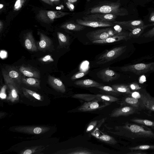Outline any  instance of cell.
<instances>
[{"mask_svg":"<svg viewBox=\"0 0 154 154\" xmlns=\"http://www.w3.org/2000/svg\"><path fill=\"white\" fill-rule=\"evenodd\" d=\"M7 87V85H4L1 88L0 93V97L1 99H6V90Z\"/></svg>","mask_w":154,"mask_h":154,"instance_id":"d590c367","label":"cell"},{"mask_svg":"<svg viewBox=\"0 0 154 154\" xmlns=\"http://www.w3.org/2000/svg\"><path fill=\"white\" fill-rule=\"evenodd\" d=\"M142 36L145 38L154 37V26L152 29L143 34Z\"/></svg>","mask_w":154,"mask_h":154,"instance_id":"e575fe53","label":"cell"},{"mask_svg":"<svg viewBox=\"0 0 154 154\" xmlns=\"http://www.w3.org/2000/svg\"><path fill=\"white\" fill-rule=\"evenodd\" d=\"M131 109V108L128 106L115 108L110 113V116L111 117H116L125 115L127 114L130 111Z\"/></svg>","mask_w":154,"mask_h":154,"instance_id":"7402d4cb","label":"cell"},{"mask_svg":"<svg viewBox=\"0 0 154 154\" xmlns=\"http://www.w3.org/2000/svg\"><path fill=\"white\" fill-rule=\"evenodd\" d=\"M26 0H16L14 7L15 11L20 10L22 7Z\"/></svg>","mask_w":154,"mask_h":154,"instance_id":"1f68e13d","label":"cell"},{"mask_svg":"<svg viewBox=\"0 0 154 154\" xmlns=\"http://www.w3.org/2000/svg\"><path fill=\"white\" fill-rule=\"evenodd\" d=\"M110 103L98 99L85 102L78 109L82 112H90L102 109L109 105Z\"/></svg>","mask_w":154,"mask_h":154,"instance_id":"52a82bcc","label":"cell"},{"mask_svg":"<svg viewBox=\"0 0 154 154\" xmlns=\"http://www.w3.org/2000/svg\"><path fill=\"white\" fill-rule=\"evenodd\" d=\"M115 24L122 26L130 31L144 25L141 20H131L127 21H116L112 22Z\"/></svg>","mask_w":154,"mask_h":154,"instance_id":"4fadbf2b","label":"cell"},{"mask_svg":"<svg viewBox=\"0 0 154 154\" xmlns=\"http://www.w3.org/2000/svg\"><path fill=\"white\" fill-rule=\"evenodd\" d=\"M66 5L67 7L71 11L73 10L74 6L72 5V3L70 2H67L66 3Z\"/></svg>","mask_w":154,"mask_h":154,"instance_id":"ab89813d","label":"cell"},{"mask_svg":"<svg viewBox=\"0 0 154 154\" xmlns=\"http://www.w3.org/2000/svg\"><path fill=\"white\" fill-rule=\"evenodd\" d=\"M32 151L30 149H27L25 150L23 154H31L32 153Z\"/></svg>","mask_w":154,"mask_h":154,"instance_id":"ee69618b","label":"cell"},{"mask_svg":"<svg viewBox=\"0 0 154 154\" xmlns=\"http://www.w3.org/2000/svg\"><path fill=\"white\" fill-rule=\"evenodd\" d=\"M61 27L64 29L74 31H80L86 28L85 26L81 25L74 21L67 22L62 25L61 26Z\"/></svg>","mask_w":154,"mask_h":154,"instance_id":"d6986e66","label":"cell"},{"mask_svg":"<svg viewBox=\"0 0 154 154\" xmlns=\"http://www.w3.org/2000/svg\"><path fill=\"white\" fill-rule=\"evenodd\" d=\"M99 122V121L97 120L91 121L88 125L86 130V132H91L97 125Z\"/></svg>","mask_w":154,"mask_h":154,"instance_id":"4dcf8cb0","label":"cell"},{"mask_svg":"<svg viewBox=\"0 0 154 154\" xmlns=\"http://www.w3.org/2000/svg\"><path fill=\"white\" fill-rule=\"evenodd\" d=\"M40 35V40L38 42L37 46L38 50L41 51L48 50L52 46L51 40L44 34L38 32Z\"/></svg>","mask_w":154,"mask_h":154,"instance_id":"7c38bea8","label":"cell"},{"mask_svg":"<svg viewBox=\"0 0 154 154\" xmlns=\"http://www.w3.org/2000/svg\"><path fill=\"white\" fill-rule=\"evenodd\" d=\"M5 81L8 88L9 95L8 99L12 102L17 101L19 98L18 93L19 86L8 80H5Z\"/></svg>","mask_w":154,"mask_h":154,"instance_id":"8fae6325","label":"cell"},{"mask_svg":"<svg viewBox=\"0 0 154 154\" xmlns=\"http://www.w3.org/2000/svg\"><path fill=\"white\" fill-rule=\"evenodd\" d=\"M153 26H154V23L151 24L144 25L131 30L128 34V37L129 38H138L146 28Z\"/></svg>","mask_w":154,"mask_h":154,"instance_id":"ffe728a7","label":"cell"},{"mask_svg":"<svg viewBox=\"0 0 154 154\" xmlns=\"http://www.w3.org/2000/svg\"><path fill=\"white\" fill-rule=\"evenodd\" d=\"M18 69L24 76L38 79L40 78L39 72L31 66L23 65L20 66Z\"/></svg>","mask_w":154,"mask_h":154,"instance_id":"5bb4252c","label":"cell"},{"mask_svg":"<svg viewBox=\"0 0 154 154\" xmlns=\"http://www.w3.org/2000/svg\"><path fill=\"white\" fill-rule=\"evenodd\" d=\"M130 87L131 88L132 90H134L136 89V86L134 84H131L130 85Z\"/></svg>","mask_w":154,"mask_h":154,"instance_id":"c3c4849f","label":"cell"},{"mask_svg":"<svg viewBox=\"0 0 154 154\" xmlns=\"http://www.w3.org/2000/svg\"><path fill=\"white\" fill-rule=\"evenodd\" d=\"M50 0L52 2L54 1H57L58 0Z\"/></svg>","mask_w":154,"mask_h":154,"instance_id":"816d5d0a","label":"cell"},{"mask_svg":"<svg viewBox=\"0 0 154 154\" xmlns=\"http://www.w3.org/2000/svg\"><path fill=\"white\" fill-rule=\"evenodd\" d=\"M130 129L131 132L137 133L140 132L141 131V128L139 125H133L130 126Z\"/></svg>","mask_w":154,"mask_h":154,"instance_id":"8d00e7d4","label":"cell"},{"mask_svg":"<svg viewBox=\"0 0 154 154\" xmlns=\"http://www.w3.org/2000/svg\"><path fill=\"white\" fill-rule=\"evenodd\" d=\"M22 89L24 94L27 97H31L39 100H42L41 96L36 92L24 88Z\"/></svg>","mask_w":154,"mask_h":154,"instance_id":"f1b7e54d","label":"cell"},{"mask_svg":"<svg viewBox=\"0 0 154 154\" xmlns=\"http://www.w3.org/2000/svg\"><path fill=\"white\" fill-rule=\"evenodd\" d=\"M72 97L77 99L83 100L86 102L97 99L96 94H77L74 95Z\"/></svg>","mask_w":154,"mask_h":154,"instance_id":"484cf974","label":"cell"},{"mask_svg":"<svg viewBox=\"0 0 154 154\" xmlns=\"http://www.w3.org/2000/svg\"><path fill=\"white\" fill-rule=\"evenodd\" d=\"M39 60L41 62L44 63H48L54 61L53 59L50 55H48L42 57L39 59Z\"/></svg>","mask_w":154,"mask_h":154,"instance_id":"d6a6232c","label":"cell"},{"mask_svg":"<svg viewBox=\"0 0 154 154\" xmlns=\"http://www.w3.org/2000/svg\"><path fill=\"white\" fill-rule=\"evenodd\" d=\"M24 45L29 51L33 52L38 51V49L32 32H28L24 35Z\"/></svg>","mask_w":154,"mask_h":154,"instance_id":"2e32d148","label":"cell"},{"mask_svg":"<svg viewBox=\"0 0 154 154\" xmlns=\"http://www.w3.org/2000/svg\"><path fill=\"white\" fill-rule=\"evenodd\" d=\"M45 2L51 5H53L52 2H51L50 0H42Z\"/></svg>","mask_w":154,"mask_h":154,"instance_id":"f6af8a7d","label":"cell"},{"mask_svg":"<svg viewBox=\"0 0 154 154\" xmlns=\"http://www.w3.org/2000/svg\"><path fill=\"white\" fill-rule=\"evenodd\" d=\"M120 69L124 72H129L140 75L154 70V62L140 63L123 66Z\"/></svg>","mask_w":154,"mask_h":154,"instance_id":"3957f363","label":"cell"},{"mask_svg":"<svg viewBox=\"0 0 154 154\" xmlns=\"http://www.w3.org/2000/svg\"><path fill=\"white\" fill-rule=\"evenodd\" d=\"M48 82L53 88L57 91L62 93L65 92V87L59 79L49 75L48 77Z\"/></svg>","mask_w":154,"mask_h":154,"instance_id":"e0dca14e","label":"cell"},{"mask_svg":"<svg viewBox=\"0 0 154 154\" xmlns=\"http://www.w3.org/2000/svg\"><path fill=\"white\" fill-rule=\"evenodd\" d=\"M148 20L150 22H154V11L151 13Z\"/></svg>","mask_w":154,"mask_h":154,"instance_id":"f35d334b","label":"cell"},{"mask_svg":"<svg viewBox=\"0 0 154 154\" xmlns=\"http://www.w3.org/2000/svg\"><path fill=\"white\" fill-rule=\"evenodd\" d=\"M125 102L128 103L130 104H135L138 101V99L137 98L134 97H127L125 100Z\"/></svg>","mask_w":154,"mask_h":154,"instance_id":"74e56055","label":"cell"},{"mask_svg":"<svg viewBox=\"0 0 154 154\" xmlns=\"http://www.w3.org/2000/svg\"><path fill=\"white\" fill-rule=\"evenodd\" d=\"M74 84L76 85L84 88H96L103 85V84L90 79L77 80L75 81Z\"/></svg>","mask_w":154,"mask_h":154,"instance_id":"ac0fdd59","label":"cell"},{"mask_svg":"<svg viewBox=\"0 0 154 154\" xmlns=\"http://www.w3.org/2000/svg\"><path fill=\"white\" fill-rule=\"evenodd\" d=\"M117 17V16L113 14L94 13L85 14L82 18L84 20H97L113 22Z\"/></svg>","mask_w":154,"mask_h":154,"instance_id":"30bf717a","label":"cell"},{"mask_svg":"<svg viewBox=\"0 0 154 154\" xmlns=\"http://www.w3.org/2000/svg\"><path fill=\"white\" fill-rule=\"evenodd\" d=\"M91 134L97 139L107 143L114 145L117 143V141L115 139L110 136L103 134L99 136L98 135H97L93 132L91 133Z\"/></svg>","mask_w":154,"mask_h":154,"instance_id":"cb8c5ba5","label":"cell"},{"mask_svg":"<svg viewBox=\"0 0 154 154\" xmlns=\"http://www.w3.org/2000/svg\"><path fill=\"white\" fill-rule=\"evenodd\" d=\"M111 87L119 93H129L130 89L128 86L124 84H116L111 85Z\"/></svg>","mask_w":154,"mask_h":154,"instance_id":"4316f807","label":"cell"},{"mask_svg":"<svg viewBox=\"0 0 154 154\" xmlns=\"http://www.w3.org/2000/svg\"><path fill=\"white\" fill-rule=\"evenodd\" d=\"M70 13L61 11L40 10L36 17L37 18L43 22L50 23L53 22L57 18L63 17Z\"/></svg>","mask_w":154,"mask_h":154,"instance_id":"8992f818","label":"cell"},{"mask_svg":"<svg viewBox=\"0 0 154 154\" xmlns=\"http://www.w3.org/2000/svg\"><path fill=\"white\" fill-rule=\"evenodd\" d=\"M127 32L122 31L121 27L117 29H115L112 27H108L89 32L86 34V36L92 42L94 41L104 39L112 36Z\"/></svg>","mask_w":154,"mask_h":154,"instance_id":"7a4b0ae2","label":"cell"},{"mask_svg":"<svg viewBox=\"0 0 154 154\" xmlns=\"http://www.w3.org/2000/svg\"><path fill=\"white\" fill-rule=\"evenodd\" d=\"M56 9H60V7H57Z\"/></svg>","mask_w":154,"mask_h":154,"instance_id":"f907efd6","label":"cell"},{"mask_svg":"<svg viewBox=\"0 0 154 154\" xmlns=\"http://www.w3.org/2000/svg\"><path fill=\"white\" fill-rule=\"evenodd\" d=\"M128 34L129 33L127 32L124 34L112 36L103 40L93 41L92 42L94 44H104L110 43L122 40H127L130 39L128 37Z\"/></svg>","mask_w":154,"mask_h":154,"instance_id":"9a60e30c","label":"cell"},{"mask_svg":"<svg viewBox=\"0 0 154 154\" xmlns=\"http://www.w3.org/2000/svg\"><path fill=\"white\" fill-rule=\"evenodd\" d=\"M67 2L73 4L77 2L79 0H66Z\"/></svg>","mask_w":154,"mask_h":154,"instance_id":"bcb514c9","label":"cell"},{"mask_svg":"<svg viewBox=\"0 0 154 154\" xmlns=\"http://www.w3.org/2000/svg\"><path fill=\"white\" fill-rule=\"evenodd\" d=\"M88 72H80L72 76L71 78V79L72 80H74L82 78Z\"/></svg>","mask_w":154,"mask_h":154,"instance_id":"836d02e7","label":"cell"},{"mask_svg":"<svg viewBox=\"0 0 154 154\" xmlns=\"http://www.w3.org/2000/svg\"><path fill=\"white\" fill-rule=\"evenodd\" d=\"M152 109L154 110V105L152 107Z\"/></svg>","mask_w":154,"mask_h":154,"instance_id":"f5cc1de1","label":"cell"},{"mask_svg":"<svg viewBox=\"0 0 154 154\" xmlns=\"http://www.w3.org/2000/svg\"><path fill=\"white\" fill-rule=\"evenodd\" d=\"M126 48V46H123L112 48L101 55L98 58L96 63L103 64L113 60L123 54Z\"/></svg>","mask_w":154,"mask_h":154,"instance_id":"5b68a950","label":"cell"},{"mask_svg":"<svg viewBox=\"0 0 154 154\" xmlns=\"http://www.w3.org/2000/svg\"><path fill=\"white\" fill-rule=\"evenodd\" d=\"M73 150L69 154H97V153H107L100 152L98 150H91L86 148H75L73 149Z\"/></svg>","mask_w":154,"mask_h":154,"instance_id":"603a6c76","label":"cell"},{"mask_svg":"<svg viewBox=\"0 0 154 154\" xmlns=\"http://www.w3.org/2000/svg\"><path fill=\"white\" fill-rule=\"evenodd\" d=\"M150 146L147 145H142L139 147V148L141 149H149Z\"/></svg>","mask_w":154,"mask_h":154,"instance_id":"b9f144b4","label":"cell"},{"mask_svg":"<svg viewBox=\"0 0 154 154\" xmlns=\"http://www.w3.org/2000/svg\"><path fill=\"white\" fill-rule=\"evenodd\" d=\"M97 77L103 82H109L116 80L120 75L109 68L102 69L97 73Z\"/></svg>","mask_w":154,"mask_h":154,"instance_id":"9c48e42d","label":"cell"},{"mask_svg":"<svg viewBox=\"0 0 154 154\" xmlns=\"http://www.w3.org/2000/svg\"><path fill=\"white\" fill-rule=\"evenodd\" d=\"M97 99L103 100L110 103L115 102L119 100V98L109 95L98 94H96Z\"/></svg>","mask_w":154,"mask_h":154,"instance_id":"83f0119b","label":"cell"},{"mask_svg":"<svg viewBox=\"0 0 154 154\" xmlns=\"http://www.w3.org/2000/svg\"><path fill=\"white\" fill-rule=\"evenodd\" d=\"M132 96L133 97L135 98L139 97L140 96L139 94L137 92H133L132 94Z\"/></svg>","mask_w":154,"mask_h":154,"instance_id":"7bdbcfd3","label":"cell"},{"mask_svg":"<svg viewBox=\"0 0 154 154\" xmlns=\"http://www.w3.org/2000/svg\"><path fill=\"white\" fill-rule=\"evenodd\" d=\"M3 27V22L0 21V32H1Z\"/></svg>","mask_w":154,"mask_h":154,"instance_id":"7dc6e473","label":"cell"},{"mask_svg":"<svg viewBox=\"0 0 154 154\" xmlns=\"http://www.w3.org/2000/svg\"><path fill=\"white\" fill-rule=\"evenodd\" d=\"M22 83H23L29 86L34 87H40V80L38 79L32 77H25L23 78Z\"/></svg>","mask_w":154,"mask_h":154,"instance_id":"d4e9b609","label":"cell"},{"mask_svg":"<svg viewBox=\"0 0 154 154\" xmlns=\"http://www.w3.org/2000/svg\"><path fill=\"white\" fill-rule=\"evenodd\" d=\"M2 72L5 80L13 82L19 86L22 83V78L24 76L18 69L15 67L7 66L5 69H2Z\"/></svg>","mask_w":154,"mask_h":154,"instance_id":"277c9868","label":"cell"},{"mask_svg":"<svg viewBox=\"0 0 154 154\" xmlns=\"http://www.w3.org/2000/svg\"><path fill=\"white\" fill-rule=\"evenodd\" d=\"M143 122L146 125L151 126L153 124L152 122L147 120H144Z\"/></svg>","mask_w":154,"mask_h":154,"instance_id":"60d3db41","label":"cell"},{"mask_svg":"<svg viewBox=\"0 0 154 154\" xmlns=\"http://www.w3.org/2000/svg\"><path fill=\"white\" fill-rule=\"evenodd\" d=\"M96 88L101 90L103 91L106 92L107 94L113 95H117L119 93L112 87L109 86H105L102 85Z\"/></svg>","mask_w":154,"mask_h":154,"instance_id":"f546056e","label":"cell"},{"mask_svg":"<svg viewBox=\"0 0 154 154\" xmlns=\"http://www.w3.org/2000/svg\"><path fill=\"white\" fill-rule=\"evenodd\" d=\"M3 5L2 4H0V9H1L3 7Z\"/></svg>","mask_w":154,"mask_h":154,"instance_id":"681fc988","label":"cell"},{"mask_svg":"<svg viewBox=\"0 0 154 154\" xmlns=\"http://www.w3.org/2000/svg\"><path fill=\"white\" fill-rule=\"evenodd\" d=\"M147 1H150V0H147Z\"/></svg>","mask_w":154,"mask_h":154,"instance_id":"db71d44e","label":"cell"},{"mask_svg":"<svg viewBox=\"0 0 154 154\" xmlns=\"http://www.w3.org/2000/svg\"><path fill=\"white\" fill-rule=\"evenodd\" d=\"M76 22L85 26L93 28L111 27L115 24L112 22L97 20H84L79 19L76 20Z\"/></svg>","mask_w":154,"mask_h":154,"instance_id":"ba28073f","label":"cell"},{"mask_svg":"<svg viewBox=\"0 0 154 154\" xmlns=\"http://www.w3.org/2000/svg\"><path fill=\"white\" fill-rule=\"evenodd\" d=\"M59 45L58 48H65L69 45V40L68 37L63 33L60 32H57Z\"/></svg>","mask_w":154,"mask_h":154,"instance_id":"44dd1931","label":"cell"},{"mask_svg":"<svg viewBox=\"0 0 154 154\" xmlns=\"http://www.w3.org/2000/svg\"><path fill=\"white\" fill-rule=\"evenodd\" d=\"M107 2L95 6L89 9L86 12V14L100 13L113 14L117 16H123L128 14V10L121 6L120 2Z\"/></svg>","mask_w":154,"mask_h":154,"instance_id":"6da1fadb","label":"cell"}]
</instances>
